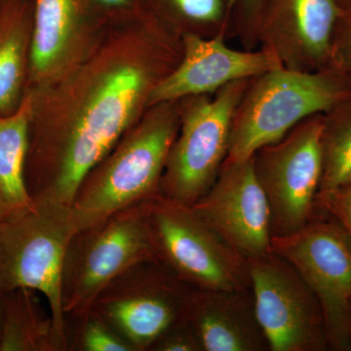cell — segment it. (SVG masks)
<instances>
[{
    "label": "cell",
    "instance_id": "6da1fadb",
    "mask_svg": "<svg viewBox=\"0 0 351 351\" xmlns=\"http://www.w3.org/2000/svg\"><path fill=\"white\" fill-rule=\"evenodd\" d=\"M182 55V34L147 0L106 14L82 59L52 84L27 92L25 179L32 201L71 208L85 176L142 119Z\"/></svg>",
    "mask_w": 351,
    "mask_h": 351
},
{
    "label": "cell",
    "instance_id": "7a4b0ae2",
    "mask_svg": "<svg viewBox=\"0 0 351 351\" xmlns=\"http://www.w3.org/2000/svg\"><path fill=\"white\" fill-rule=\"evenodd\" d=\"M182 100L147 108L80 182L71 206L76 230L160 193L161 177L181 124Z\"/></svg>",
    "mask_w": 351,
    "mask_h": 351
},
{
    "label": "cell",
    "instance_id": "3957f363",
    "mask_svg": "<svg viewBox=\"0 0 351 351\" xmlns=\"http://www.w3.org/2000/svg\"><path fill=\"white\" fill-rule=\"evenodd\" d=\"M350 94V83L331 64L314 71L280 66L253 78L233 115L225 161L250 158L302 120L327 113Z\"/></svg>",
    "mask_w": 351,
    "mask_h": 351
},
{
    "label": "cell",
    "instance_id": "277c9868",
    "mask_svg": "<svg viewBox=\"0 0 351 351\" xmlns=\"http://www.w3.org/2000/svg\"><path fill=\"white\" fill-rule=\"evenodd\" d=\"M75 232L71 208L34 201L9 214L0 226V292L29 289L44 295L57 351H66L62 274Z\"/></svg>",
    "mask_w": 351,
    "mask_h": 351
},
{
    "label": "cell",
    "instance_id": "5b68a950",
    "mask_svg": "<svg viewBox=\"0 0 351 351\" xmlns=\"http://www.w3.org/2000/svg\"><path fill=\"white\" fill-rule=\"evenodd\" d=\"M157 261L197 290L251 287L246 258L189 205L161 195L142 202Z\"/></svg>",
    "mask_w": 351,
    "mask_h": 351
},
{
    "label": "cell",
    "instance_id": "8992f818",
    "mask_svg": "<svg viewBox=\"0 0 351 351\" xmlns=\"http://www.w3.org/2000/svg\"><path fill=\"white\" fill-rule=\"evenodd\" d=\"M250 80L182 99L181 124L161 177V195L191 206L213 186L228 156L233 115Z\"/></svg>",
    "mask_w": 351,
    "mask_h": 351
},
{
    "label": "cell",
    "instance_id": "52a82bcc",
    "mask_svg": "<svg viewBox=\"0 0 351 351\" xmlns=\"http://www.w3.org/2000/svg\"><path fill=\"white\" fill-rule=\"evenodd\" d=\"M149 260L157 258L142 203L76 230L64 258L61 292L64 315L90 308L115 277Z\"/></svg>",
    "mask_w": 351,
    "mask_h": 351
},
{
    "label": "cell",
    "instance_id": "ba28073f",
    "mask_svg": "<svg viewBox=\"0 0 351 351\" xmlns=\"http://www.w3.org/2000/svg\"><path fill=\"white\" fill-rule=\"evenodd\" d=\"M323 127L324 113L313 115L252 156L256 177L269 202L272 237L299 232L317 214Z\"/></svg>",
    "mask_w": 351,
    "mask_h": 351
},
{
    "label": "cell",
    "instance_id": "9c48e42d",
    "mask_svg": "<svg viewBox=\"0 0 351 351\" xmlns=\"http://www.w3.org/2000/svg\"><path fill=\"white\" fill-rule=\"evenodd\" d=\"M195 290L159 261L149 260L115 277L91 307L134 351H149L164 332L188 320Z\"/></svg>",
    "mask_w": 351,
    "mask_h": 351
},
{
    "label": "cell",
    "instance_id": "30bf717a",
    "mask_svg": "<svg viewBox=\"0 0 351 351\" xmlns=\"http://www.w3.org/2000/svg\"><path fill=\"white\" fill-rule=\"evenodd\" d=\"M271 250L294 265L317 298L328 348L351 351V241L317 212L299 232L271 239Z\"/></svg>",
    "mask_w": 351,
    "mask_h": 351
},
{
    "label": "cell",
    "instance_id": "8fae6325",
    "mask_svg": "<svg viewBox=\"0 0 351 351\" xmlns=\"http://www.w3.org/2000/svg\"><path fill=\"white\" fill-rule=\"evenodd\" d=\"M248 262L256 314L269 350H329L319 302L294 265L272 250Z\"/></svg>",
    "mask_w": 351,
    "mask_h": 351
},
{
    "label": "cell",
    "instance_id": "7c38bea8",
    "mask_svg": "<svg viewBox=\"0 0 351 351\" xmlns=\"http://www.w3.org/2000/svg\"><path fill=\"white\" fill-rule=\"evenodd\" d=\"M191 207L247 260L271 251L269 202L252 157L225 161L213 186Z\"/></svg>",
    "mask_w": 351,
    "mask_h": 351
},
{
    "label": "cell",
    "instance_id": "4fadbf2b",
    "mask_svg": "<svg viewBox=\"0 0 351 351\" xmlns=\"http://www.w3.org/2000/svg\"><path fill=\"white\" fill-rule=\"evenodd\" d=\"M341 12L336 0H265L257 25L258 47L282 66L314 71L330 66Z\"/></svg>",
    "mask_w": 351,
    "mask_h": 351
},
{
    "label": "cell",
    "instance_id": "5bb4252c",
    "mask_svg": "<svg viewBox=\"0 0 351 351\" xmlns=\"http://www.w3.org/2000/svg\"><path fill=\"white\" fill-rule=\"evenodd\" d=\"M226 36H182L179 64L159 83L149 98V107L197 95L214 94L226 85L250 80L282 64L263 48L237 50L226 44Z\"/></svg>",
    "mask_w": 351,
    "mask_h": 351
},
{
    "label": "cell",
    "instance_id": "9a60e30c",
    "mask_svg": "<svg viewBox=\"0 0 351 351\" xmlns=\"http://www.w3.org/2000/svg\"><path fill=\"white\" fill-rule=\"evenodd\" d=\"M34 29L27 92L52 84L77 64L93 44L106 14L88 0H32Z\"/></svg>",
    "mask_w": 351,
    "mask_h": 351
},
{
    "label": "cell",
    "instance_id": "2e32d148",
    "mask_svg": "<svg viewBox=\"0 0 351 351\" xmlns=\"http://www.w3.org/2000/svg\"><path fill=\"white\" fill-rule=\"evenodd\" d=\"M188 320L203 351H267L252 289L197 290Z\"/></svg>",
    "mask_w": 351,
    "mask_h": 351
},
{
    "label": "cell",
    "instance_id": "e0dca14e",
    "mask_svg": "<svg viewBox=\"0 0 351 351\" xmlns=\"http://www.w3.org/2000/svg\"><path fill=\"white\" fill-rule=\"evenodd\" d=\"M34 29L32 0H0V113L17 110L27 94Z\"/></svg>",
    "mask_w": 351,
    "mask_h": 351
},
{
    "label": "cell",
    "instance_id": "ac0fdd59",
    "mask_svg": "<svg viewBox=\"0 0 351 351\" xmlns=\"http://www.w3.org/2000/svg\"><path fill=\"white\" fill-rule=\"evenodd\" d=\"M36 291L3 293L0 351H57L50 311Z\"/></svg>",
    "mask_w": 351,
    "mask_h": 351
},
{
    "label": "cell",
    "instance_id": "d6986e66",
    "mask_svg": "<svg viewBox=\"0 0 351 351\" xmlns=\"http://www.w3.org/2000/svg\"><path fill=\"white\" fill-rule=\"evenodd\" d=\"M32 108L27 93L17 110L0 113V200L10 213L34 203L25 179Z\"/></svg>",
    "mask_w": 351,
    "mask_h": 351
},
{
    "label": "cell",
    "instance_id": "ffe728a7",
    "mask_svg": "<svg viewBox=\"0 0 351 351\" xmlns=\"http://www.w3.org/2000/svg\"><path fill=\"white\" fill-rule=\"evenodd\" d=\"M166 22L182 34L202 38L232 34L237 0H149Z\"/></svg>",
    "mask_w": 351,
    "mask_h": 351
},
{
    "label": "cell",
    "instance_id": "44dd1931",
    "mask_svg": "<svg viewBox=\"0 0 351 351\" xmlns=\"http://www.w3.org/2000/svg\"><path fill=\"white\" fill-rule=\"evenodd\" d=\"M323 175L318 196L351 182V94L324 113Z\"/></svg>",
    "mask_w": 351,
    "mask_h": 351
},
{
    "label": "cell",
    "instance_id": "7402d4cb",
    "mask_svg": "<svg viewBox=\"0 0 351 351\" xmlns=\"http://www.w3.org/2000/svg\"><path fill=\"white\" fill-rule=\"evenodd\" d=\"M66 351H134L93 307L64 315Z\"/></svg>",
    "mask_w": 351,
    "mask_h": 351
},
{
    "label": "cell",
    "instance_id": "603a6c76",
    "mask_svg": "<svg viewBox=\"0 0 351 351\" xmlns=\"http://www.w3.org/2000/svg\"><path fill=\"white\" fill-rule=\"evenodd\" d=\"M265 0H237L239 8L233 20L232 34L239 39L244 49H256L257 25Z\"/></svg>",
    "mask_w": 351,
    "mask_h": 351
},
{
    "label": "cell",
    "instance_id": "cb8c5ba5",
    "mask_svg": "<svg viewBox=\"0 0 351 351\" xmlns=\"http://www.w3.org/2000/svg\"><path fill=\"white\" fill-rule=\"evenodd\" d=\"M317 211L334 219L351 241V182L327 195L318 196Z\"/></svg>",
    "mask_w": 351,
    "mask_h": 351
},
{
    "label": "cell",
    "instance_id": "d4e9b609",
    "mask_svg": "<svg viewBox=\"0 0 351 351\" xmlns=\"http://www.w3.org/2000/svg\"><path fill=\"white\" fill-rule=\"evenodd\" d=\"M149 351H203L199 339L189 320L164 332Z\"/></svg>",
    "mask_w": 351,
    "mask_h": 351
},
{
    "label": "cell",
    "instance_id": "484cf974",
    "mask_svg": "<svg viewBox=\"0 0 351 351\" xmlns=\"http://www.w3.org/2000/svg\"><path fill=\"white\" fill-rule=\"evenodd\" d=\"M330 64L339 69L351 84V14H341L332 39Z\"/></svg>",
    "mask_w": 351,
    "mask_h": 351
},
{
    "label": "cell",
    "instance_id": "4316f807",
    "mask_svg": "<svg viewBox=\"0 0 351 351\" xmlns=\"http://www.w3.org/2000/svg\"><path fill=\"white\" fill-rule=\"evenodd\" d=\"M144 0H88L90 5L101 14L119 12L133 8Z\"/></svg>",
    "mask_w": 351,
    "mask_h": 351
},
{
    "label": "cell",
    "instance_id": "83f0119b",
    "mask_svg": "<svg viewBox=\"0 0 351 351\" xmlns=\"http://www.w3.org/2000/svg\"><path fill=\"white\" fill-rule=\"evenodd\" d=\"M9 214H10V212L7 210V208L4 206L3 203L0 200V226H1L4 219H6V217L8 216Z\"/></svg>",
    "mask_w": 351,
    "mask_h": 351
},
{
    "label": "cell",
    "instance_id": "f1b7e54d",
    "mask_svg": "<svg viewBox=\"0 0 351 351\" xmlns=\"http://www.w3.org/2000/svg\"><path fill=\"white\" fill-rule=\"evenodd\" d=\"M2 297H3V293L0 292V331H1L2 320Z\"/></svg>",
    "mask_w": 351,
    "mask_h": 351
}]
</instances>
